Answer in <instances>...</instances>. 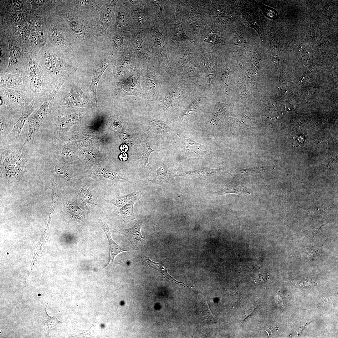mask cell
<instances>
[{
    "instance_id": "obj_18",
    "label": "cell",
    "mask_w": 338,
    "mask_h": 338,
    "mask_svg": "<svg viewBox=\"0 0 338 338\" xmlns=\"http://www.w3.org/2000/svg\"><path fill=\"white\" fill-rule=\"evenodd\" d=\"M1 103L8 109L22 112L33 100L27 92L15 89L0 88Z\"/></svg>"
},
{
    "instance_id": "obj_27",
    "label": "cell",
    "mask_w": 338,
    "mask_h": 338,
    "mask_svg": "<svg viewBox=\"0 0 338 338\" xmlns=\"http://www.w3.org/2000/svg\"><path fill=\"white\" fill-rule=\"evenodd\" d=\"M22 112L8 109L2 103L0 108V140H4L13 129Z\"/></svg>"
},
{
    "instance_id": "obj_25",
    "label": "cell",
    "mask_w": 338,
    "mask_h": 338,
    "mask_svg": "<svg viewBox=\"0 0 338 338\" xmlns=\"http://www.w3.org/2000/svg\"><path fill=\"white\" fill-rule=\"evenodd\" d=\"M118 1L117 0H105L100 9L97 28L99 33L105 38H106L108 30L114 23Z\"/></svg>"
},
{
    "instance_id": "obj_29",
    "label": "cell",
    "mask_w": 338,
    "mask_h": 338,
    "mask_svg": "<svg viewBox=\"0 0 338 338\" xmlns=\"http://www.w3.org/2000/svg\"><path fill=\"white\" fill-rule=\"evenodd\" d=\"M199 58L208 85L213 93L215 84L217 66L216 53L212 52L202 54Z\"/></svg>"
},
{
    "instance_id": "obj_56",
    "label": "cell",
    "mask_w": 338,
    "mask_h": 338,
    "mask_svg": "<svg viewBox=\"0 0 338 338\" xmlns=\"http://www.w3.org/2000/svg\"><path fill=\"white\" fill-rule=\"evenodd\" d=\"M121 1L126 6L130 9L132 7L139 3L141 0H121Z\"/></svg>"
},
{
    "instance_id": "obj_8",
    "label": "cell",
    "mask_w": 338,
    "mask_h": 338,
    "mask_svg": "<svg viewBox=\"0 0 338 338\" xmlns=\"http://www.w3.org/2000/svg\"><path fill=\"white\" fill-rule=\"evenodd\" d=\"M181 0H176L175 7L166 20L163 28L168 58L177 52L180 44L189 41H195L185 33L181 17Z\"/></svg>"
},
{
    "instance_id": "obj_24",
    "label": "cell",
    "mask_w": 338,
    "mask_h": 338,
    "mask_svg": "<svg viewBox=\"0 0 338 338\" xmlns=\"http://www.w3.org/2000/svg\"><path fill=\"white\" fill-rule=\"evenodd\" d=\"M115 59L113 54L110 51L93 67L92 81L85 94L94 104L97 103L96 94L100 80L106 69Z\"/></svg>"
},
{
    "instance_id": "obj_45",
    "label": "cell",
    "mask_w": 338,
    "mask_h": 338,
    "mask_svg": "<svg viewBox=\"0 0 338 338\" xmlns=\"http://www.w3.org/2000/svg\"><path fill=\"white\" fill-rule=\"evenodd\" d=\"M141 260L143 263L148 265L149 267L158 271L168 279L179 284L184 285L185 284L182 282L177 281L169 275L167 272V269L164 264L161 263H156L151 260L148 256L146 254H143L141 257Z\"/></svg>"
},
{
    "instance_id": "obj_7",
    "label": "cell",
    "mask_w": 338,
    "mask_h": 338,
    "mask_svg": "<svg viewBox=\"0 0 338 338\" xmlns=\"http://www.w3.org/2000/svg\"><path fill=\"white\" fill-rule=\"evenodd\" d=\"M181 12L183 29L191 38L196 37L206 29L212 22L199 0H181Z\"/></svg>"
},
{
    "instance_id": "obj_23",
    "label": "cell",
    "mask_w": 338,
    "mask_h": 338,
    "mask_svg": "<svg viewBox=\"0 0 338 338\" xmlns=\"http://www.w3.org/2000/svg\"><path fill=\"white\" fill-rule=\"evenodd\" d=\"M214 23L204 31L195 40L202 54L215 52L221 43V37Z\"/></svg>"
},
{
    "instance_id": "obj_47",
    "label": "cell",
    "mask_w": 338,
    "mask_h": 338,
    "mask_svg": "<svg viewBox=\"0 0 338 338\" xmlns=\"http://www.w3.org/2000/svg\"><path fill=\"white\" fill-rule=\"evenodd\" d=\"M154 151L152 150L150 147L148 145H146L143 149L142 151V159L141 164L142 165L143 168L146 169L147 170H150L152 169V168L150 166L148 162V158L150 154L153 151Z\"/></svg>"
},
{
    "instance_id": "obj_32",
    "label": "cell",
    "mask_w": 338,
    "mask_h": 338,
    "mask_svg": "<svg viewBox=\"0 0 338 338\" xmlns=\"http://www.w3.org/2000/svg\"><path fill=\"white\" fill-rule=\"evenodd\" d=\"M3 87L21 90L28 93L25 79L20 73H0V88Z\"/></svg>"
},
{
    "instance_id": "obj_1",
    "label": "cell",
    "mask_w": 338,
    "mask_h": 338,
    "mask_svg": "<svg viewBox=\"0 0 338 338\" xmlns=\"http://www.w3.org/2000/svg\"><path fill=\"white\" fill-rule=\"evenodd\" d=\"M51 12L66 22L72 36L76 54L106 55L110 51L106 38L97 28L99 15L82 10L68 0H51Z\"/></svg>"
},
{
    "instance_id": "obj_55",
    "label": "cell",
    "mask_w": 338,
    "mask_h": 338,
    "mask_svg": "<svg viewBox=\"0 0 338 338\" xmlns=\"http://www.w3.org/2000/svg\"><path fill=\"white\" fill-rule=\"evenodd\" d=\"M325 224L324 221L316 222L315 223L311 228L310 230L311 235L314 238L315 236L317 233L319 229Z\"/></svg>"
},
{
    "instance_id": "obj_13",
    "label": "cell",
    "mask_w": 338,
    "mask_h": 338,
    "mask_svg": "<svg viewBox=\"0 0 338 338\" xmlns=\"http://www.w3.org/2000/svg\"><path fill=\"white\" fill-rule=\"evenodd\" d=\"M178 77L195 90H210L202 67L199 57L190 61Z\"/></svg>"
},
{
    "instance_id": "obj_41",
    "label": "cell",
    "mask_w": 338,
    "mask_h": 338,
    "mask_svg": "<svg viewBox=\"0 0 338 338\" xmlns=\"http://www.w3.org/2000/svg\"><path fill=\"white\" fill-rule=\"evenodd\" d=\"M142 193L140 191H134L125 195L117 196L110 200L106 201L115 206L121 208L129 203H134L140 201Z\"/></svg>"
},
{
    "instance_id": "obj_38",
    "label": "cell",
    "mask_w": 338,
    "mask_h": 338,
    "mask_svg": "<svg viewBox=\"0 0 338 338\" xmlns=\"http://www.w3.org/2000/svg\"><path fill=\"white\" fill-rule=\"evenodd\" d=\"M0 73L6 72L9 61V48L6 33L0 30Z\"/></svg>"
},
{
    "instance_id": "obj_46",
    "label": "cell",
    "mask_w": 338,
    "mask_h": 338,
    "mask_svg": "<svg viewBox=\"0 0 338 338\" xmlns=\"http://www.w3.org/2000/svg\"><path fill=\"white\" fill-rule=\"evenodd\" d=\"M133 203H127L121 207L117 214L122 218L124 223L136 219L133 212Z\"/></svg>"
},
{
    "instance_id": "obj_49",
    "label": "cell",
    "mask_w": 338,
    "mask_h": 338,
    "mask_svg": "<svg viewBox=\"0 0 338 338\" xmlns=\"http://www.w3.org/2000/svg\"><path fill=\"white\" fill-rule=\"evenodd\" d=\"M203 313L201 317V320L203 321V323H222L219 320L217 319L212 313L208 306L207 308V313H206L205 310Z\"/></svg>"
},
{
    "instance_id": "obj_35",
    "label": "cell",
    "mask_w": 338,
    "mask_h": 338,
    "mask_svg": "<svg viewBox=\"0 0 338 338\" xmlns=\"http://www.w3.org/2000/svg\"><path fill=\"white\" fill-rule=\"evenodd\" d=\"M154 16L164 23L169 17L172 7V0H148Z\"/></svg>"
},
{
    "instance_id": "obj_19",
    "label": "cell",
    "mask_w": 338,
    "mask_h": 338,
    "mask_svg": "<svg viewBox=\"0 0 338 338\" xmlns=\"http://www.w3.org/2000/svg\"><path fill=\"white\" fill-rule=\"evenodd\" d=\"M6 35L9 48V61L6 72L19 73L26 64L28 48L26 44L18 43L11 34Z\"/></svg>"
},
{
    "instance_id": "obj_15",
    "label": "cell",
    "mask_w": 338,
    "mask_h": 338,
    "mask_svg": "<svg viewBox=\"0 0 338 338\" xmlns=\"http://www.w3.org/2000/svg\"><path fill=\"white\" fill-rule=\"evenodd\" d=\"M177 135L181 142L180 151L177 155L180 162L191 158H207L213 155L208 146L194 141L183 131L177 133Z\"/></svg>"
},
{
    "instance_id": "obj_14",
    "label": "cell",
    "mask_w": 338,
    "mask_h": 338,
    "mask_svg": "<svg viewBox=\"0 0 338 338\" xmlns=\"http://www.w3.org/2000/svg\"><path fill=\"white\" fill-rule=\"evenodd\" d=\"M202 54L195 41H187L182 43L177 53L169 60L172 69L178 76L186 65Z\"/></svg>"
},
{
    "instance_id": "obj_40",
    "label": "cell",
    "mask_w": 338,
    "mask_h": 338,
    "mask_svg": "<svg viewBox=\"0 0 338 338\" xmlns=\"http://www.w3.org/2000/svg\"><path fill=\"white\" fill-rule=\"evenodd\" d=\"M233 193L240 195L246 198L248 197L251 193L248 189L243 186L240 182L233 179L229 183L225 185L223 190L214 193L219 195Z\"/></svg>"
},
{
    "instance_id": "obj_17",
    "label": "cell",
    "mask_w": 338,
    "mask_h": 338,
    "mask_svg": "<svg viewBox=\"0 0 338 338\" xmlns=\"http://www.w3.org/2000/svg\"><path fill=\"white\" fill-rule=\"evenodd\" d=\"M131 48L136 59L141 66L148 67L154 62L151 44L145 31L134 29Z\"/></svg>"
},
{
    "instance_id": "obj_31",
    "label": "cell",
    "mask_w": 338,
    "mask_h": 338,
    "mask_svg": "<svg viewBox=\"0 0 338 338\" xmlns=\"http://www.w3.org/2000/svg\"><path fill=\"white\" fill-rule=\"evenodd\" d=\"M142 223V221H139L134 226L129 228L119 227L112 229L115 233L125 236L135 249L142 250L144 244V237L141 231Z\"/></svg>"
},
{
    "instance_id": "obj_9",
    "label": "cell",
    "mask_w": 338,
    "mask_h": 338,
    "mask_svg": "<svg viewBox=\"0 0 338 338\" xmlns=\"http://www.w3.org/2000/svg\"><path fill=\"white\" fill-rule=\"evenodd\" d=\"M73 108L59 107L52 109L48 115L50 117L54 129V138L59 144L64 143L73 125L81 122L84 116Z\"/></svg>"
},
{
    "instance_id": "obj_22",
    "label": "cell",
    "mask_w": 338,
    "mask_h": 338,
    "mask_svg": "<svg viewBox=\"0 0 338 338\" xmlns=\"http://www.w3.org/2000/svg\"><path fill=\"white\" fill-rule=\"evenodd\" d=\"M140 66L139 64L136 65L131 71L129 77L116 83L115 91L119 96L122 97L129 95L143 96L139 79Z\"/></svg>"
},
{
    "instance_id": "obj_58",
    "label": "cell",
    "mask_w": 338,
    "mask_h": 338,
    "mask_svg": "<svg viewBox=\"0 0 338 338\" xmlns=\"http://www.w3.org/2000/svg\"><path fill=\"white\" fill-rule=\"evenodd\" d=\"M119 158L121 161H125L128 158L127 155L125 153H122L120 156Z\"/></svg>"
},
{
    "instance_id": "obj_36",
    "label": "cell",
    "mask_w": 338,
    "mask_h": 338,
    "mask_svg": "<svg viewBox=\"0 0 338 338\" xmlns=\"http://www.w3.org/2000/svg\"><path fill=\"white\" fill-rule=\"evenodd\" d=\"M72 142L68 141L59 145L54 150L53 154L57 159L64 162H69L74 159L76 149Z\"/></svg>"
},
{
    "instance_id": "obj_4",
    "label": "cell",
    "mask_w": 338,
    "mask_h": 338,
    "mask_svg": "<svg viewBox=\"0 0 338 338\" xmlns=\"http://www.w3.org/2000/svg\"><path fill=\"white\" fill-rule=\"evenodd\" d=\"M43 30L46 37V44L74 58L76 54L72 36L62 18L50 10L46 18Z\"/></svg>"
},
{
    "instance_id": "obj_51",
    "label": "cell",
    "mask_w": 338,
    "mask_h": 338,
    "mask_svg": "<svg viewBox=\"0 0 338 338\" xmlns=\"http://www.w3.org/2000/svg\"><path fill=\"white\" fill-rule=\"evenodd\" d=\"M69 210L72 215L77 219H81L84 217V212L76 204L73 203L69 207Z\"/></svg>"
},
{
    "instance_id": "obj_10",
    "label": "cell",
    "mask_w": 338,
    "mask_h": 338,
    "mask_svg": "<svg viewBox=\"0 0 338 338\" xmlns=\"http://www.w3.org/2000/svg\"><path fill=\"white\" fill-rule=\"evenodd\" d=\"M214 96L209 90H196L192 94L178 121L188 124L195 121L214 103Z\"/></svg>"
},
{
    "instance_id": "obj_57",
    "label": "cell",
    "mask_w": 338,
    "mask_h": 338,
    "mask_svg": "<svg viewBox=\"0 0 338 338\" xmlns=\"http://www.w3.org/2000/svg\"><path fill=\"white\" fill-rule=\"evenodd\" d=\"M330 207H328V208H326V209H325V208H318V209H308V210L306 209L305 211H306V212L309 213L310 214H314L315 215V214H318V213H320L321 212H323V211H324L326 210H327L328 208H329Z\"/></svg>"
},
{
    "instance_id": "obj_26",
    "label": "cell",
    "mask_w": 338,
    "mask_h": 338,
    "mask_svg": "<svg viewBox=\"0 0 338 338\" xmlns=\"http://www.w3.org/2000/svg\"><path fill=\"white\" fill-rule=\"evenodd\" d=\"M134 30L130 8L121 0H118L116 5L114 23L108 31H123L133 34Z\"/></svg>"
},
{
    "instance_id": "obj_16",
    "label": "cell",
    "mask_w": 338,
    "mask_h": 338,
    "mask_svg": "<svg viewBox=\"0 0 338 338\" xmlns=\"http://www.w3.org/2000/svg\"><path fill=\"white\" fill-rule=\"evenodd\" d=\"M94 104L82 91L79 84L73 83L68 92L61 98L54 99L52 108L59 107L71 108L90 107L94 106Z\"/></svg>"
},
{
    "instance_id": "obj_28",
    "label": "cell",
    "mask_w": 338,
    "mask_h": 338,
    "mask_svg": "<svg viewBox=\"0 0 338 338\" xmlns=\"http://www.w3.org/2000/svg\"><path fill=\"white\" fill-rule=\"evenodd\" d=\"M138 63L131 48L114 62L113 74L116 76H123L130 73Z\"/></svg>"
},
{
    "instance_id": "obj_53",
    "label": "cell",
    "mask_w": 338,
    "mask_h": 338,
    "mask_svg": "<svg viewBox=\"0 0 338 338\" xmlns=\"http://www.w3.org/2000/svg\"><path fill=\"white\" fill-rule=\"evenodd\" d=\"M29 1L31 4V8L30 13L31 15L33 14L37 9L49 1V0H29Z\"/></svg>"
},
{
    "instance_id": "obj_42",
    "label": "cell",
    "mask_w": 338,
    "mask_h": 338,
    "mask_svg": "<svg viewBox=\"0 0 338 338\" xmlns=\"http://www.w3.org/2000/svg\"><path fill=\"white\" fill-rule=\"evenodd\" d=\"M224 168L211 169L204 168L190 171H178L179 176H193L198 178H205L214 175L226 173Z\"/></svg>"
},
{
    "instance_id": "obj_12",
    "label": "cell",
    "mask_w": 338,
    "mask_h": 338,
    "mask_svg": "<svg viewBox=\"0 0 338 338\" xmlns=\"http://www.w3.org/2000/svg\"><path fill=\"white\" fill-rule=\"evenodd\" d=\"M46 98H34L22 112L13 129L7 137L0 142V149L20 150L19 138L26 121L32 112L43 103Z\"/></svg>"
},
{
    "instance_id": "obj_43",
    "label": "cell",
    "mask_w": 338,
    "mask_h": 338,
    "mask_svg": "<svg viewBox=\"0 0 338 338\" xmlns=\"http://www.w3.org/2000/svg\"><path fill=\"white\" fill-rule=\"evenodd\" d=\"M47 44L46 37L43 28L39 31H31L28 43L26 45L29 48L39 49Z\"/></svg>"
},
{
    "instance_id": "obj_50",
    "label": "cell",
    "mask_w": 338,
    "mask_h": 338,
    "mask_svg": "<svg viewBox=\"0 0 338 338\" xmlns=\"http://www.w3.org/2000/svg\"><path fill=\"white\" fill-rule=\"evenodd\" d=\"M98 174L99 175V176L111 180L115 179H123L125 180L129 183H131L127 179L119 176L115 172L110 170L102 169L100 172L98 173Z\"/></svg>"
},
{
    "instance_id": "obj_39",
    "label": "cell",
    "mask_w": 338,
    "mask_h": 338,
    "mask_svg": "<svg viewBox=\"0 0 338 338\" xmlns=\"http://www.w3.org/2000/svg\"><path fill=\"white\" fill-rule=\"evenodd\" d=\"M101 227L106 236L110 247V259L107 263L104 265L103 268H104L109 264H112L115 257L119 253L121 252L127 251L128 250L125 248H123L118 245L113 240L111 237V233L110 231V229L111 228L108 226L106 222L102 223L101 225Z\"/></svg>"
},
{
    "instance_id": "obj_2",
    "label": "cell",
    "mask_w": 338,
    "mask_h": 338,
    "mask_svg": "<svg viewBox=\"0 0 338 338\" xmlns=\"http://www.w3.org/2000/svg\"><path fill=\"white\" fill-rule=\"evenodd\" d=\"M38 58L43 76L53 90L61 79L72 74L74 58L66 53L46 44L39 49Z\"/></svg>"
},
{
    "instance_id": "obj_59",
    "label": "cell",
    "mask_w": 338,
    "mask_h": 338,
    "mask_svg": "<svg viewBox=\"0 0 338 338\" xmlns=\"http://www.w3.org/2000/svg\"><path fill=\"white\" fill-rule=\"evenodd\" d=\"M120 149L122 151L126 152L127 151L128 146L124 144L121 146Z\"/></svg>"
},
{
    "instance_id": "obj_37",
    "label": "cell",
    "mask_w": 338,
    "mask_h": 338,
    "mask_svg": "<svg viewBox=\"0 0 338 338\" xmlns=\"http://www.w3.org/2000/svg\"><path fill=\"white\" fill-rule=\"evenodd\" d=\"M0 5L5 8L9 14L26 13L31 10V4L29 0H1Z\"/></svg>"
},
{
    "instance_id": "obj_48",
    "label": "cell",
    "mask_w": 338,
    "mask_h": 338,
    "mask_svg": "<svg viewBox=\"0 0 338 338\" xmlns=\"http://www.w3.org/2000/svg\"><path fill=\"white\" fill-rule=\"evenodd\" d=\"M44 324L48 333L50 330L58 324L62 323L59 321L55 316L51 317L48 315L46 309L44 311Z\"/></svg>"
},
{
    "instance_id": "obj_54",
    "label": "cell",
    "mask_w": 338,
    "mask_h": 338,
    "mask_svg": "<svg viewBox=\"0 0 338 338\" xmlns=\"http://www.w3.org/2000/svg\"><path fill=\"white\" fill-rule=\"evenodd\" d=\"M79 197L80 201L83 203H91L92 197L90 193L86 190H81L79 193Z\"/></svg>"
},
{
    "instance_id": "obj_21",
    "label": "cell",
    "mask_w": 338,
    "mask_h": 338,
    "mask_svg": "<svg viewBox=\"0 0 338 338\" xmlns=\"http://www.w3.org/2000/svg\"><path fill=\"white\" fill-rule=\"evenodd\" d=\"M132 37L129 32L108 31L106 38L115 59L131 48Z\"/></svg>"
},
{
    "instance_id": "obj_34",
    "label": "cell",
    "mask_w": 338,
    "mask_h": 338,
    "mask_svg": "<svg viewBox=\"0 0 338 338\" xmlns=\"http://www.w3.org/2000/svg\"><path fill=\"white\" fill-rule=\"evenodd\" d=\"M49 1L31 14V31H38L43 28L46 18L50 11Z\"/></svg>"
},
{
    "instance_id": "obj_33",
    "label": "cell",
    "mask_w": 338,
    "mask_h": 338,
    "mask_svg": "<svg viewBox=\"0 0 338 338\" xmlns=\"http://www.w3.org/2000/svg\"><path fill=\"white\" fill-rule=\"evenodd\" d=\"M157 173L156 177L151 180H148L154 185L164 183L173 182L174 178L178 176V172L163 163H160L157 168Z\"/></svg>"
},
{
    "instance_id": "obj_52",
    "label": "cell",
    "mask_w": 338,
    "mask_h": 338,
    "mask_svg": "<svg viewBox=\"0 0 338 338\" xmlns=\"http://www.w3.org/2000/svg\"><path fill=\"white\" fill-rule=\"evenodd\" d=\"M259 299L255 302L248 306L247 310L244 313V320H245L248 317L253 315L258 309Z\"/></svg>"
},
{
    "instance_id": "obj_3",
    "label": "cell",
    "mask_w": 338,
    "mask_h": 338,
    "mask_svg": "<svg viewBox=\"0 0 338 338\" xmlns=\"http://www.w3.org/2000/svg\"><path fill=\"white\" fill-rule=\"evenodd\" d=\"M195 90L178 77L172 80L162 94L159 106L166 120L178 121Z\"/></svg>"
},
{
    "instance_id": "obj_30",
    "label": "cell",
    "mask_w": 338,
    "mask_h": 338,
    "mask_svg": "<svg viewBox=\"0 0 338 338\" xmlns=\"http://www.w3.org/2000/svg\"><path fill=\"white\" fill-rule=\"evenodd\" d=\"M146 71V78L144 87L145 91L149 98L153 99L160 91L163 94L172 79H167L159 80L155 71H150L148 67Z\"/></svg>"
},
{
    "instance_id": "obj_20",
    "label": "cell",
    "mask_w": 338,
    "mask_h": 338,
    "mask_svg": "<svg viewBox=\"0 0 338 338\" xmlns=\"http://www.w3.org/2000/svg\"><path fill=\"white\" fill-rule=\"evenodd\" d=\"M130 9L134 29L145 30L154 20L155 16L148 0H141Z\"/></svg>"
},
{
    "instance_id": "obj_11",
    "label": "cell",
    "mask_w": 338,
    "mask_h": 338,
    "mask_svg": "<svg viewBox=\"0 0 338 338\" xmlns=\"http://www.w3.org/2000/svg\"><path fill=\"white\" fill-rule=\"evenodd\" d=\"M58 91V88H54L47 96L38 110L33 115L29 117L27 121L28 125V131L23 144L20 147L21 151H22L25 145L31 144L33 142L43 122L51 111L55 97Z\"/></svg>"
},
{
    "instance_id": "obj_5",
    "label": "cell",
    "mask_w": 338,
    "mask_h": 338,
    "mask_svg": "<svg viewBox=\"0 0 338 338\" xmlns=\"http://www.w3.org/2000/svg\"><path fill=\"white\" fill-rule=\"evenodd\" d=\"M146 30L150 42L153 58L155 64L158 69L165 71L172 80L177 77L169 61L163 33L164 23L158 17Z\"/></svg>"
},
{
    "instance_id": "obj_6",
    "label": "cell",
    "mask_w": 338,
    "mask_h": 338,
    "mask_svg": "<svg viewBox=\"0 0 338 338\" xmlns=\"http://www.w3.org/2000/svg\"><path fill=\"white\" fill-rule=\"evenodd\" d=\"M39 49H28L25 65L19 73L23 77L28 92L34 99L46 98L53 90L45 80L39 67Z\"/></svg>"
},
{
    "instance_id": "obj_44",
    "label": "cell",
    "mask_w": 338,
    "mask_h": 338,
    "mask_svg": "<svg viewBox=\"0 0 338 338\" xmlns=\"http://www.w3.org/2000/svg\"><path fill=\"white\" fill-rule=\"evenodd\" d=\"M270 168L269 166H257L243 169L234 170L229 173L233 180H239L250 175L264 172Z\"/></svg>"
}]
</instances>
